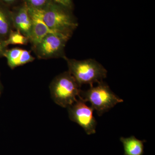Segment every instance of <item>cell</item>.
Wrapping results in <instances>:
<instances>
[{
    "mask_svg": "<svg viewBox=\"0 0 155 155\" xmlns=\"http://www.w3.org/2000/svg\"><path fill=\"white\" fill-rule=\"evenodd\" d=\"M36 10L54 33L70 38L78 26V22L71 11L52 2L44 9Z\"/></svg>",
    "mask_w": 155,
    "mask_h": 155,
    "instance_id": "obj_1",
    "label": "cell"
},
{
    "mask_svg": "<svg viewBox=\"0 0 155 155\" xmlns=\"http://www.w3.org/2000/svg\"><path fill=\"white\" fill-rule=\"evenodd\" d=\"M81 86L69 71L56 76L50 85L53 101L62 107H68L80 97Z\"/></svg>",
    "mask_w": 155,
    "mask_h": 155,
    "instance_id": "obj_3",
    "label": "cell"
},
{
    "mask_svg": "<svg viewBox=\"0 0 155 155\" xmlns=\"http://www.w3.org/2000/svg\"><path fill=\"white\" fill-rule=\"evenodd\" d=\"M2 83H1V81H0V95L2 93Z\"/></svg>",
    "mask_w": 155,
    "mask_h": 155,
    "instance_id": "obj_17",
    "label": "cell"
},
{
    "mask_svg": "<svg viewBox=\"0 0 155 155\" xmlns=\"http://www.w3.org/2000/svg\"><path fill=\"white\" fill-rule=\"evenodd\" d=\"M52 2L59 5L72 11L73 8V3L72 0H51Z\"/></svg>",
    "mask_w": 155,
    "mask_h": 155,
    "instance_id": "obj_14",
    "label": "cell"
},
{
    "mask_svg": "<svg viewBox=\"0 0 155 155\" xmlns=\"http://www.w3.org/2000/svg\"><path fill=\"white\" fill-rule=\"evenodd\" d=\"M4 41L0 38V58L4 57L5 53L8 49V47L6 46Z\"/></svg>",
    "mask_w": 155,
    "mask_h": 155,
    "instance_id": "obj_15",
    "label": "cell"
},
{
    "mask_svg": "<svg viewBox=\"0 0 155 155\" xmlns=\"http://www.w3.org/2000/svg\"><path fill=\"white\" fill-rule=\"evenodd\" d=\"M5 44L8 47L9 45H26L29 40L18 31L12 30L8 38L5 40Z\"/></svg>",
    "mask_w": 155,
    "mask_h": 155,
    "instance_id": "obj_12",
    "label": "cell"
},
{
    "mask_svg": "<svg viewBox=\"0 0 155 155\" xmlns=\"http://www.w3.org/2000/svg\"><path fill=\"white\" fill-rule=\"evenodd\" d=\"M67 62L69 72L81 87L83 84L94 86L106 78L107 71L102 64L94 59L78 61L64 58Z\"/></svg>",
    "mask_w": 155,
    "mask_h": 155,
    "instance_id": "obj_2",
    "label": "cell"
},
{
    "mask_svg": "<svg viewBox=\"0 0 155 155\" xmlns=\"http://www.w3.org/2000/svg\"><path fill=\"white\" fill-rule=\"evenodd\" d=\"M11 11L13 27L29 40L32 20L28 7L23 3Z\"/></svg>",
    "mask_w": 155,
    "mask_h": 155,
    "instance_id": "obj_7",
    "label": "cell"
},
{
    "mask_svg": "<svg viewBox=\"0 0 155 155\" xmlns=\"http://www.w3.org/2000/svg\"><path fill=\"white\" fill-rule=\"evenodd\" d=\"M85 103L79 97L67 109L70 120L81 126L87 134L91 135L96 133L97 122L93 115L94 110Z\"/></svg>",
    "mask_w": 155,
    "mask_h": 155,
    "instance_id": "obj_6",
    "label": "cell"
},
{
    "mask_svg": "<svg viewBox=\"0 0 155 155\" xmlns=\"http://www.w3.org/2000/svg\"><path fill=\"white\" fill-rule=\"evenodd\" d=\"M4 57L7 59L8 65L11 69L32 62L35 60L30 51L19 48L7 49Z\"/></svg>",
    "mask_w": 155,
    "mask_h": 155,
    "instance_id": "obj_9",
    "label": "cell"
},
{
    "mask_svg": "<svg viewBox=\"0 0 155 155\" xmlns=\"http://www.w3.org/2000/svg\"><path fill=\"white\" fill-rule=\"evenodd\" d=\"M69 39L63 35L51 33L32 48L36 56L40 59L61 58L64 59L66 57L65 47Z\"/></svg>",
    "mask_w": 155,
    "mask_h": 155,
    "instance_id": "obj_5",
    "label": "cell"
},
{
    "mask_svg": "<svg viewBox=\"0 0 155 155\" xmlns=\"http://www.w3.org/2000/svg\"><path fill=\"white\" fill-rule=\"evenodd\" d=\"M18 1V0H0V3L8 7L9 6L14 5Z\"/></svg>",
    "mask_w": 155,
    "mask_h": 155,
    "instance_id": "obj_16",
    "label": "cell"
},
{
    "mask_svg": "<svg viewBox=\"0 0 155 155\" xmlns=\"http://www.w3.org/2000/svg\"><path fill=\"white\" fill-rule=\"evenodd\" d=\"M23 3L28 8L35 10H42L51 2V0H23Z\"/></svg>",
    "mask_w": 155,
    "mask_h": 155,
    "instance_id": "obj_13",
    "label": "cell"
},
{
    "mask_svg": "<svg viewBox=\"0 0 155 155\" xmlns=\"http://www.w3.org/2000/svg\"><path fill=\"white\" fill-rule=\"evenodd\" d=\"M120 140L124 147V155H143L145 140H140L134 136L129 137H121Z\"/></svg>",
    "mask_w": 155,
    "mask_h": 155,
    "instance_id": "obj_11",
    "label": "cell"
},
{
    "mask_svg": "<svg viewBox=\"0 0 155 155\" xmlns=\"http://www.w3.org/2000/svg\"><path fill=\"white\" fill-rule=\"evenodd\" d=\"M13 28L11 11L0 3V38L6 40Z\"/></svg>",
    "mask_w": 155,
    "mask_h": 155,
    "instance_id": "obj_10",
    "label": "cell"
},
{
    "mask_svg": "<svg viewBox=\"0 0 155 155\" xmlns=\"http://www.w3.org/2000/svg\"><path fill=\"white\" fill-rule=\"evenodd\" d=\"M28 9L32 20L31 33L29 41L34 46L39 42L46 35L54 32L48 28L36 10L29 8Z\"/></svg>",
    "mask_w": 155,
    "mask_h": 155,
    "instance_id": "obj_8",
    "label": "cell"
},
{
    "mask_svg": "<svg viewBox=\"0 0 155 155\" xmlns=\"http://www.w3.org/2000/svg\"><path fill=\"white\" fill-rule=\"evenodd\" d=\"M79 97L85 102H89L99 116H102L117 104L123 102V100L111 91L104 81L98 83L97 86H91L86 91H81Z\"/></svg>",
    "mask_w": 155,
    "mask_h": 155,
    "instance_id": "obj_4",
    "label": "cell"
}]
</instances>
